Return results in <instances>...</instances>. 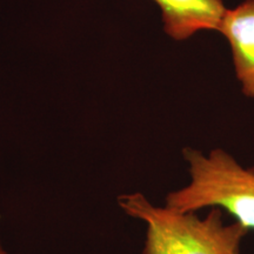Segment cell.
<instances>
[{
	"label": "cell",
	"instance_id": "6da1fadb",
	"mask_svg": "<svg viewBox=\"0 0 254 254\" xmlns=\"http://www.w3.org/2000/svg\"><path fill=\"white\" fill-rule=\"evenodd\" d=\"M118 205L128 217L145 222L141 254H240L249 233L238 222L225 224L219 208L200 218L196 212L155 206L140 192L119 195Z\"/></svg>",
	"mask_w": 254,
	"mask_h": 254
},
{
	"label": "cell",
	"instance_id": "7a4b0ae2",
	"mask_svg": "<svg viewBox=\"0 0 254 254\" xmlns=\"http://www.w3.org/2000/svg\"><path fill=\"white\" fill-rule=\"evenodd\" d=\"M190 183L172 190L165 206L179 212L204 208L226 211L245 230H254V167H244L228 152L214 148L206 155L186 147Z\"/></svg>",
	"mask_w": 254,
	"mask_h": 254
},
{
	"label": "cell",
	"instance_id": "3957f363",
	"mask_svg": "<svg viewBox=\"0 0 254 254\" xmlns=\"http://www.w3.org/2000/svg\"><path fill=\"white\" fill-rule=\"evenodd\" d=\"M161 9L164 30L182 41L200 31L220 30L226 13L222 0H153Z\"/></svg>",
	"mask_w": 254,
	"mask_h": 254
},
{
	"label": "cell",
	"instance_id": "277c9868",
	"mask_svg": "<svg viewBox=\"0 0 254 254\" xmlns=\"http://www.w3.org/2000/svg\"><path fill=\"white\" fill-rule=\"evenodd\" d=\"M219 32L230 43L241 91L246 97L254 98V0L227 8Z\"/></svg>",
	"mask_w": 254,
	"mask_h": 254
},
{
	"label": "cell",
	"instance_id": "5b68a950",
	"mask_svg": "<svg viewBox=\"0 0 254 254\" xmlns=\"http://www.w3.org/2000/svg\"><path fill=\"white\" fill-rule=\"evenodd\" d=\"M0 254H8V253L6 252V251H5L4 247H2V245H1V241H0Z\"/></svg>",
	"mask_w": 254,
	"mask_h": 254
}]
</instances>
